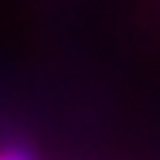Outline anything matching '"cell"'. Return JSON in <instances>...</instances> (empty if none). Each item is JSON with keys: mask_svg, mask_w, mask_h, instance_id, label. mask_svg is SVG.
<instances>
[{"mask_svg": "<svg viewBox=\"0 0 160 160\" xmlns=\"http://www.w3.org/2000/svg\"><path fill=\"white\" fill-rule=\"evenodd\" d=\"M0 160H38L28 150V147H17V143H7V147H0Z\"/></svg>", "mask_w": 160, "mask_h": 160, "instance_id": "6da1fadb", "label": "cell"}]
</instances>
